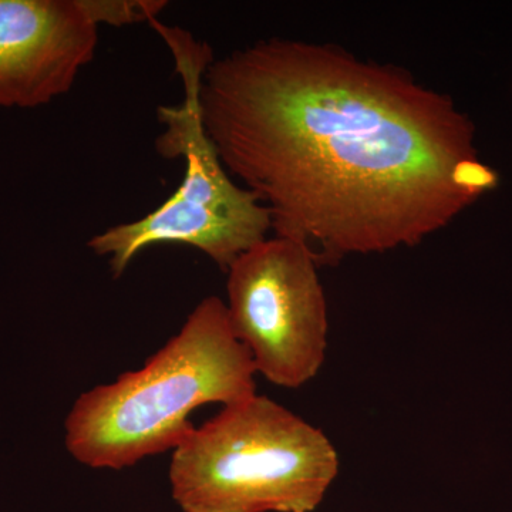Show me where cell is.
I'll list each match as a JSON object with an SVG mask.
<instances>
[{
    "label": "cell",
    "mask_w": 512,
    "mask_h": 512,
    "mask_svg": "<svg viewBox=\"0 0 512 512\" xmlns=\"http://www.w3.org/2000/svg\"><path fill=\"white\" fill-rule=\"evenodd\" d=\"M200 107L225 170L319 266L419 245L500 183L453 99L328 43L214 59Z\"/></svg>",
    "instance_id": "cell-1"
},
{
    "label": "cell",
    "mask_w": 512,
    "mask_h": 512,
    "mask_svg": "<svg viewBox=\"0 0 512 512\" xmlns=\"http://www.w3.org/2000/svg\"><path fill=\"white\" fill-rule=\"evenodd\" d=\"M251 353L218 296L202 299L177 335L141 369L80 394L64 421L70 456L96 470H123L173 451L194 430L198 407H224L256 394Z\"/></svg>",
    "instance_id": "cell-2"
},
{
    "label": "cell",
    "mask_w": 512,
    "mask_h": 512,
    "mask_svg": "<svg viewBox=\"0 0 512 512\" xmlns=\"http://www.w3.org/2000/svg\"><path fill=\"white\" fill-rule=\"evenodd\" d=\"M150 25L173 53L183 80V103L157 109L164 131L156 141L160 156L183 158V181L156 210L96 235L89 248L107 258L116 279L141 251L161 244L198 249L228 271L239 255L268 238L271 217L256 195L225 170L202 124L200 92L204 74L214 62L211 47L188 30L171 28L158 19Z\"/></svg>",
    "instance_id": "cell-3"
},
{
    "label": "cell",
    "mask_w": 512,
    "mask_h": 512,
    "mask_svg": "<svg viewBox=\"0 0 512 512\" xmlns=\"http://www.w3.org/2000/svg\"><path fill=\"white\" fill-rule=\"evenodd\" d=\"M338 473L322 430L255 394L194 427L168 478L183 512H313Z\"/></svg>",
    "instance_id": "cell-4"
},
{
    "label": "cell",
    "mask_w": 512,
    "mask_h": 512,
    "mask_svg": "<svg viewBox=\"0 0 512 512\" xmlns=\"http://www.w3.org/2000/svg\"><path fill=\"white\" fill-rule=\"evenodd\" d=\"M319 265L293 239L266 238L228 268L232 332L256 372L275 386L299 389L315 379L328 348V305Z\"/></svg>",
    "instance_id": "cell-5"
},
{
    "label": "cell",
    "mask_w": 512,
    "mask_h": 512,
    "mask_svg": "<svg viewBox=\"0 0 512 512\" xmlns=\"http://www.w3.org/2000/svg\"><path fill=\"white\" fill-rule=\"evenodd\" d=\"M97 29L83 0H0V107L36 109L69 93Z\"/></svg>",
    "instance_id": "cell-6"
},
{
    "label": "cell",
    "mask_w": 512,
    "mask_h": 512,
    "mask_svg": "<svg viewBox=\"0 0 512 512\" xmlns=\"http://www.w3.org/2000/svg\"><path fill=\"white\" fill-rule=\"evenodd\" d=\"M84 9L90 19L103 25H133L138 22H150L157 19L161 10L167 6L163 0H83Z\"/></svg>",
    "instance_id": "cell-7"
}]
</instances>
